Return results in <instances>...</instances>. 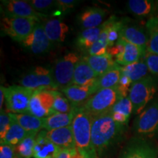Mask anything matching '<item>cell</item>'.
Returning a JSON list of instances; mask_svg holds the SVG:
<instances>
[{
	"instance_id": "cell-1",
	"label": "cell",
	"mask_w": 158,
	"mask_h": 158,
	"mask_svg": "<svg viewBox=\"0 0 158 158\" xmlns=\"http://www.w3.org/2000/svg\"><path fill=\"white\" fill-rule=\"evenodd\" d=\"M126 125L116 122L109 113L92 118V141L97 157H102L120 141Z\"/></svg>"
},
{
	"instance_id": "cell-2",
	"label": "cell",
	"mask_w": 158,
	"mask_h": 158,
	"mask_svg": "<svg viewBox=\"0 0 158 158\" xmlns=\"http://www.w3.org/2000/svg\"><path fill=\"white\" fill-rule=\"evenodd\" d=\"M92 117L83 108L77 106L71 127L78 152L84 158H97L92 141Z\"/></svg>"
},
{
	"instance_id": "cell-3",
	"label": "cell",
	"mask_w": 158,
	"mask_h": 158,
	"mask_svg": "<svg viewBox=\"0 0 158 158\" xmlns=\"http://www.w3.org/2000/svg\"><path fill=\"white\" fill-rule=\"evenodd\" d=\"M157 87V81L151 75L133 83L128 97L133 104V114H141L148 104L152 101Z\"/></svg>"
},
{
	"instance_id": "cell-4",
	"label": "cell",
	"mask_w": 158,
	"mask_h": 158,
	"mask_svg": "<svg viewBox=\"0 0 158 158\" xmlns=\"http://www.w3.org/2000/svg\"><path fill=\"white\" fill-rule=\"evenodd\" d=\"M122 98L118 86L103 89L94 94L82 107L92 118L109 112L110 108Z\"/></svg>"
},
{
	"instance_id": "cell-5",
	"label": "cell",
	"mask_w": 158,
	"mask_h": 158,
	"mask_svg": "<svg viewBox=\"0 0 158 158\" xmlns=\"http://www.w3.org/2000/svg\"><path fill=\"white\" fill-rule=\"evenodd\" d=\"M133 130L136 137L147 139L158 135V98L154 99L136 117Z\"/></svg>"
},
{
	"instance_id": "cell-6",
	"label": "cell",
	"mask_w": 158,
	"mask_h": 158,
	"mask_svg": "<svg viewBox=\"0 0 158 158\" xmlns=\"http://www.w3.org/2000/svg\"><path fill=\"white\" fill-rule=\"evenodd\" d=\"M35 90L21 85L5 87L6 107L9 113H29L30 100Z\"/></svg>"
},
{
	"instance_id": "cell-7",
	"label": "cell",
	"mask_w": 158,
	"mask_h": 158,
	"mask_svg": "<svg viewBox=\"0 0 158 158\" xmlns=\"http://www.w3.org/2000/svg\"><path fill=\"white\" fill-rule=\"evenodd\" d=\"M38 22L29 19L4 15L1 21V29L4 34L8 35L18 42H23L34 30Z\"/></svg>"
},
{
	"instance_id": "cell-8",
	"label": "cell",
	"mask_w": 158,
	"mask_h": 158,
	"mask_svg": "<svg viewBox=\"0 0 158 158\" xmlns=\"http://www.w3.org/2000/svg\"><path fill=\"white\" fill-rule=\"evenodd\" d=\"M81 57L75 53H69L55 62L52 70L56 88L61 89L73 84V75L76 65Z\"/></svg>"
},
{
	"instance_id": "cell-9",
	"label": "cell",
	"mask_w": 158,
	"mask_h": 158,
	"mask_svg": "<svg viewBox=\"0 0 158 158\" xmlns=\"http://www.w3.org/2000/svg\"><path fill=\"white\" fill-rule=\"evenodd\" d=\"M56 90L42 88L35 90L29 104V113L40 118H44L55 114L53 111Z\"/></svg>"
},
{
	"instance_id": "cell-10",
	"label": "cell",
	"mask_w": 158,
	"mask_h": 158,
	"mask_svg": "<svg viewBox=\"0 0 158 158\" xmlns=\"http://www.w3.org/2000/svg\"><path fill=\"white\" fill-rule=\"evenodd\" d=\"M158 147L149 139L135 137L122 149L120 158H157Z\"/></svg>"
},
{
	"instance_id": "cell-11",
	"label": "cell",
	"mask_w": 158,
	"mask_h": 158,
	"mask_svg": "<svg viewBox=\"0 0 158 158\" xmlns=\"http://www.w3.org/2000/svg\"><path fill=\"white\" fill-rule=\"evenodd\" d=\"M20 84L33 90L42 88L56 89L52 70L43 67H37L26 74L20 81Z\"/></svg>"
},
{
	"instance_id": "cell-12",
	"label": "cell",
	"mask_w": 158,
	"mask_h": 158,
	"mask_svg": "<svg viewBox=\"0 0 158 158\" xmlns=\"http://www.w3.org/2000/svg\"><path fill=\"white\" fill-rule=\"evenodd\" d=\"M2 10L4 15L29 19L38 22L43 19V14L37 12L31 7L28 1L22 0H4L1 1Z\"/></svg>"
},
{
	"instance_id": "cell-13",
	"label": "cell",
	"mask_w": 158,
	"mask_h": 158,
	"mask_svg": "<svg viewBox=\"0 0 158 158\" xmlns=\"http://www.w3.org/2000/svg\"><path fill=\"white\" fill-rule=\"evenodd\" d=\"M52 43L45 34L43 25L37 23L34 30L22 42L23 47L35 54H40L50 50Z\"/></svg>"
},
{
	"instance_id": "cell-14",
	"label": "cell",
	"mask_w": 158,
	"mask_h": 158,
	"mask_svg": "<svg viewBox=\"0 0 158 158\" xmlns=\"http://www.w3.org/2000/svg\"><path fill=\"white\" fill-rule=\"evenodd\" d=\"M61 149L47 135V131L42 130L37 134L34 148V158H57Z\"/></svg>"
},
{
	"instance_id": "cell-15",
	"label": "cell",
	"mask_w": 158,
	"mask_h": 158,
	"mask_svg": "<svg viewBox=\"0 0 158 158\" xmlns=\"http://www.w3.org/2000/svg\"><path fill=\"white\" fill-rule=\"evenodd\" d=\"M61 91L75 106H83L91 97L97 92L94 88V84L89 86H78L73 84L62 89Z\"/></svg>"
},
{
	"instance_id": "cell-16",
	"label": "cell",
	"mask_w": 158,
	"mask_h": 158,
	"mask_svg": "<svg viewBox=\"0 0 158 158\" xmlns=\"http://www.w3.org/2000/svg\"><path fill=\"white\" fill-rule=\"evenodd\" d=\"M119 38L127 42L147 49L148 35L147 30L136 25L127 24L124 22L120 30Z\"/></svg>"
},
{
	"instance_id": "cell-17",
	"label": "cell",
	"mask_w": 158,
	"mask_h": 158,
	"mask_svg": "<svg viewBox=\"0 0 158 158\" xmlns=\"http://www.w3.org/2000/svg\"><path fill=\"white\" fill-rule=\"evenodd\" d=\"M47 135L49 139L60 149H68L70 151L77 150L71 125L47 131Z\"/></svg>"
},
{
	"instance_id": "cell-18",
	"label": "cell",
	"mask_w": 158,
	"mask_h": 158,
	"mask_svg": "<svg viewBox=\"0 0 158 158\" xmlns=\"http://www.w3.org/2000/svg\"><path fill=\"white\" fill-rule=\"evenodd\" d=\"M98 77L83 57H81L75 68L73 84L78 86H89L94 84Z\"/></svg>"
},
{
	"instance_id": "cell-19",
	"label": "cell",
	"mask_w": 158,
	"mask_h": 158,
	"mask_svg": "<svg viewBox=\"0 0 158 158\" xmlns=\"http://www.w3.org/2000/svg\"><path fill=\"white\" fill-rule=\"evenodd\" d=\"M147 49L124 40V50L115 58L116 62L122 67L137 62L143 58Z\"/></svg>"
},
{
	"instance_id": "cell-20",
	"label": "cell",
	"mask_w": 158,
	"mask_h": 158,
	"mask_svg": "<svg viewBox=\"0 0 158 158\" xmlns=\"http://www.w3.org/2000/svg\"><path fill=\"white\" fill-rule=\"evenodd\" d=\"M133 112V104L127 96L118 99L108 113L116 122L126 125Z\"/></svg>"
},
{
	"instance_id": "cell-21",
	"label": "cell",
	"mask_w": 158,
	"mask_h": 158,
	"mask_svg": "<svg viewBox=\"0 0 158 158\" xmlns=\"http://www.w3.org/2000/svg\"><path fill=\"white\" fill-rule=\"evenodd\" d=\"M43 28L51 43H62L65 40L69 27L59 19H49L43 23Z\"/></svg>"
},
{
	"instance_id": "cell-22",
	"label": "cell",
	"mask_w": 158,
	"mask_h": 158,
	"mask_svg": "<svg viewBox=\"0 0 158 158\" xmlns=\"http://www.w3.org/2000/svg\"><path fill=\"white\" fill-rule=\"evenodd\" d=\"M86 62L89 64L96 74L100 77L114 68L117 63L113 59V56L107 52L101 56H83Z\"/></svg>"
},
{
	"instance_id": "cell-23",
	"label": "cell",
	"mask_w": 158,
	"mask_h": 158,
	"mask_svg": "<svg viewBox=\"0 0 158 158\" xmlns=\"http://www.w3.org/2000/svg\"><path fill=\"white\" fill-rule=\"evenodd\" d=\"M106 12L99 7H89L79 15V23L84 29L98 27L102 24Z\"/></svg>"
},
{
	"instance_id": "cell-24",
	"label": "cell",
	"mask_w": 158,
	"mask_h": 158,
	"mask_svg": "<svg viewBox=\"0 0 158 158\" xmlns=\"http://www.w3.org/2000/svg\"><path fill=\"white\" fill-rule=\"evenodd\" d=\"M10 114L28 133H38L43 129V118L37 117L30 113Z\"/></svg>"
},
{
	"instance_id": "cell-25",
	"label": "cell",
	"mask_w": 158,
	"mask_h": 158,
	"mask_svg": "<svg viewBox=\"0 0 158 158\" xmlns=\"http://www.w3.org/2000/svg\"><path fill=\"white\" fill-rule=\"evenodd\" d=\"M75 110L68 114L55 113L48 117L43 118V129L46 131H51L59 128L65 127L72 124L74 117Z\"/></svg>"
},
{
	"instance_id": "cell-26",
	"label": "cell",
	"mask_w": 158,
	"mask_h": 158,
	"mask_svg": "<svg viewBox=\"0 0 158 158\" xmlns=\"http://www.w3.org/2000/svg\"><path fill=\"white\" fill-rule=\"evenodd\" d=\"M122 67L117 64L111 70L98 77L94 84V88L97 92L103 89L112 88L117 86L122 75Z\"/></svg>"
},
{
	"instance_id": "cell-27",
	"label": "cell",
	"mask_w": 158,
	"mask_h": 158,
	"mask_svg": "<svg viewBox=\"0 0 158 158\" xmlns=\"http://www.w3.org/2000/svg\"><path fill=\"white\" fill-rule=\"evenodd\" d=\"M128 10L138 17L152 16L155 11V3L151 0H130Z\"/></svg>"
},
{
	"instance_id": "cell-28",
	"label": "cell",
	"mask_w": 158,
	"mask_h": 158,
	"mask_svg": "<svg viewBox=\"0 0 158 158\" xmlns=\"http://www.w3.org/2000/svg\"><path fill=\"white\" fill-rule=\"evenodd\" d=\"M103 29V23L95 28L84 29L77 38L76 44L83 51H87L97 42Z\"/></svg>"
},
{
	"instance_id": "cell-29",
	"label": "cell",
	"mask_w": 158,
	"mask_h": 158,
	"mask_svg": "<svg viewBox=\"0 0 158 158\" xmlns=\"http://www.w3.org/2000/svg\"><path fill=\"white\" fill-rule=\"evenodd\" d=\"M122 72L126 75L132 82L135 83L149 76V71L143 57L137 62L122 67Z\"/></svg>"
},
{
	"instance_id": "cell-30",
	"label": "cell",
	"mask_w": 158,
	"mask_h": 158,
	"mask_svg": "<svg viewBox=\"0 0 158 158\" xmlns=\"http://www.w3.org/2000/svg\"><path fill=\"white\" fill-rule=\"evenodd\" d=\"M28 134L29 133L13 118L10 127L7 130L5 135L4 136V138L1 140V143H5L13 146V147H16L18 144L21 143L24 139Z\"/></svg>"
},
{
	"instance_id": "cell-31",
	"label": "cell",
	"mask_w": 158,
	"mask_h": 158,
	"mask_svg": "<svg viewBox=\"0 0 158 158\" xmlns=\"http://www.w3.org/2000/svg\"><path fill=\"white\" fill-rule=\"evenodd\" d=\"M146 29L148 35L147 51L158 54V16L150 18Z\"/></svg>"
},
{
	"instance_id": "cell-32",
	"label": "cell",
	"mask_w": 158,
	"mask_h": 158,
	"mask_svg": "<svg viewBox=\"0 0 158 158\" xmlns=\"http://www.w3.org/2000/svg\"><path fill=\"white\" fill-rule=\"evenodd\" d=\"M38 133H29L21 143L15 147L18 158H31L34 156V148Z\"/></svg>"
},
{
	"instance_id": "cell-33",
	"label": "cell",
	"mask_w": 158,
	"mask_h": 158,
	"mask_svg": "<svg viewBox=\"0 0 158 158\" xmlns=\"http://www.w3.org/2000/svg\"><path fill=\"white\" fill-rule=\"evenodd\" d=\"M76 107L62 92L56 91L54 105H53V111L54 113L68 114L72 112Z\"/></svg>"
},
{
	"instance_id": "cell-34",
	"label": "cell",
	"mask_w": 158,
	"mask_h": 158,
	"mask_svg": "<svg viewBox=\"0 0 158 158\" xmlns=\"http://www.w3.org/2000/svg\"><path fill=\"white\" fill-rule=\"evenodd\" d=\"M124 21H117L116 18L112 16L110 18V23L108 26V48L114 46V44L119 39L120 30L124 24Z\"/></svg>"
},
{
	"instance_id": "cell-35",
	"label": "cell",
	"mask_w": 158,
	"mask_h": 158,
	"mask_svg": "<svg viewBox=\"0 0 158 158\" xmlns=\"http://www.w3.org/2000/svg\"><path fill=\"white\" fill-rule=\"evenodd\" d=\"M31 7L37 12L42 13L56 7V1L53 0H30L28 1Z\"/></svg>"
},
{
	"instance_id": "cell-36",
	"label": "cell",
	"mask_w": 158,
	"mask_h": 158,
	"mask_svg": "<svg viewBox=\"0 0 158 158\" xmlns=\"http://www.w3.org/2000/svg\"><path fill=\"white\" fill-rule=\"evenodd\" d=\"M143 59L150 73L158 77V54L147 51L143 56Z\"/></svg>"
},
{
	"instance_id": "cell-37",
	"label": "cell",
	"mask_w": 158,
	"mask_h": 158,
	"mask_svg": "<svg viewBox=\"0 0 158 158\" xmlns=\"http://www.w3.org/2000/svg\"><path fill=\"white\" fill-rule=\"evenodd\" d=\"M13 121L9 112L1 110L0 114V140H2L9 130L10 124Z\"/></svg>"
},
{
	"instance_id": "cell-38",
	"label": "cell",
	"mask_w": 158,
	"mask_h": 158,
	"mask_svg": "<svg viewBox=\"0 0 158 158\" xmlns=\"http://www.w3.org/2000/svg\"><path fill=\"white\" fill-rule=\"evenodd\" d=\"M132 84H133L132 81L126 75L122 73V72L121 77H120L119 81H118V84L117 85L118 91H119V93L121 94L122 98L128 96L130 89L131 87Z\"/></svg>"
},
{
	"instance_id": "cell-39",
	"label": "cell",
	"mask_w": 158,
	"mask_h": 158,
	"mask_svg": "<svg viewBox=\"0 0 158 158\" xmlns=\"http://www.w3.org/2000/svg\"><path fill=\"white\" fill-rule=\"evenodd\" d=\"M108 45L106 43L101 42L100 40H97L91 48L89 49L87 52L90 56H101L106 54L108 52Z\"/></svg>"
},
{
	"instance_id": "cell-40",
	"label": "cell",
	"mask_w": 158,
	"mask_h": 158,
	"mask_svg": "<svg viewBox=\"0 0 158 158\" xmlns=\"http://www.w3.org/2000/svg\"><path fill=\"white\" fill-rule=\"evenodd\" d=\"M0 158H18L15 152V147L8 144L0 145Z\"/></svg>"
},
{
	"instance_id": "cell-41",
	"label": "cell",
	"mask_w": 158,
	"mask_h": 158,
	"mask_svg": "<svg viewBox=\"0 0 158 158\" xmlns=\"http://www.w3.org/2000/svg\"><path fill=\"white\" fill-rule=\"evenodd\" d=\"M78 3V2L75 0H57L56 8L61 13H64L69 10L74 8Z\"/></svg>"
},
{
	"instance_id": "cell-42",
	"label": "cell",
	"mask_w": 158,
	"mask_h": 158,
	"mask_svg": "<svg viewBox=\"0 0 158 158\" xmlns=\"http://www.w3.org/2000/svg\"><path fill=\"white\" fill-rule=\"evenodd\" d=\"M78 153V151H70L68 149H61L60 153L57 158H72L73 156Z\"/></svg>"
},
{
	"instance_id": "cell-43",
	"label": "cell",
	"mask_w": 158,
	"mask_h": 158,
	"mask_svg": "<svg viewBox=\"0 0 158 158\" xmlns=\"http://www.w3.org/2000/svg\"><path fill=\"white\" fill-rule=\"evenodd\" d=\"M5 100V87L1 86L0 87V108L1 110H2V106L4 100Z\"/></svg>"
},
{
	"instance_id": "cell-44",
	"label": "cell",
	"mask_w": 158,
	"mask_h": 158,
	"mask_svg": "<svg viewBox=\"0 0 158 158\" xmlns=\"http://www.w3.org/2000/svg\"><path fill=\"white\" fill-rule=\"evenodd\" d=\"M157 5H158V3H157Z\"/></svg>"
},
{
	"instance_id": "cell-45",
	"label": "cell",
	"mask_w": 158,
	"mask_h": 158,
	"mask_svg": "<svg viewBox=\"0 0 158 158\" xmlns=\"http://www.w3.org/2000/svg\"><path fill=\"white\" fill-rule=\"evenodd\" d=\"M157 158H158V157H157Z\"/></svg>"
}]
</instances>
